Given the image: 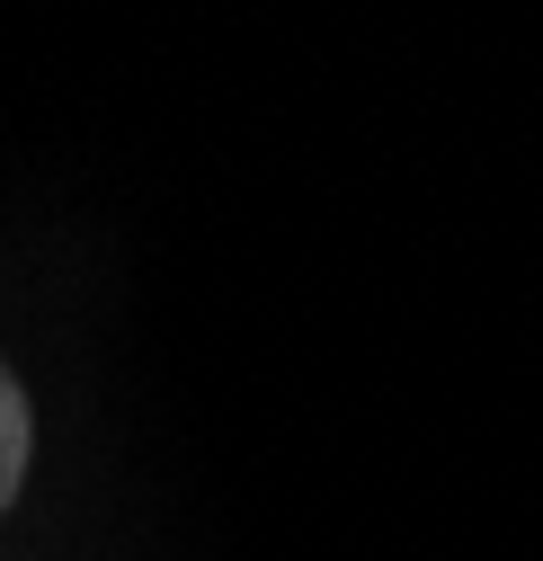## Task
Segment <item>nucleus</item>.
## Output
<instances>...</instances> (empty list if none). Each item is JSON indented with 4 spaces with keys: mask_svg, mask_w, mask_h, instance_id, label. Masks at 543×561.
I'll return each instance as SVG.
<instances>
[{
    "mask_svg": "<svg viewBox=\"0 0 543 561\" xmlns=\"http://www.w3.org/2000/svg\"><path fill=\"white\" fill-rule=\"evenodd\" d=\"M27 455H36V419H27V392H19V375L0 366V508L19 500V481H27Z\"/></svg>",
    "mask_w": 543,
    "mask_h": 561,
    "instance_id": "obj_1",
    "label": "nucleus"
}]
</instances>
